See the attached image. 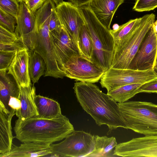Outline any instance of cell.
Masks as SVG:
<instances>
[{"label":"cell","instance_id":"cell-20","mask_svg":"<svg viewBox=\"0 0 157 157\" xmlns=\"http://www.w3.org/2000/svg\"><path fill=\"white\" fill-rule=\"evenodd\" d=\"M15 112L11 108L9 113L0 110V155L9 152L11 149L15 136L12 135L11 122Z\"/></svg>","mask_w":157,"mask_h":157},{"label":"cell","instance_id":"cell-26","mask_svg":"<svg viewBox=\"0 0 157 157\" xmlns=\"http://www.w3.org/2000/svg\"><path fill=\"white\" fill-rule=\"evenodd\" d=\"M78 41V49L80 55L87 59L92 61L94 52L93 44L85 24L79 29Z\"/></svg>","mask_w":157,"mask_h":157},{"label":"cell","instance_id":"cell-30","mask_svg":"<svg viewBox=\"0 0 157 157\" xmlns=\"http://www.w3.org/2000/svg\"><path fill=\"white\" fill-rule=\"evenodd\" d=\"M25 48H28L21 38L12 43L3 44L0 43V52H14Z\"/></svg>","mask_w":157,"mask_h":157},{"label":"cell","instance_id":"cell-35","mask_svg":"<svg viewBox=\"0 0 157 157\" xmlns=\"http://www.w3.org/2000/svg\"><path fill=\"white\" fill-rule=\"evenodd\" d=\"M61 26L55 8L52 11L50 17L49 25V32L56 29Z\"/></svg>","mask_w":157,"mask_h":157},{"label":"cell","instance_id":"cell-6","mask_svg":"<svg viewBox=\"0 0 157 157\" xmlns=\"http://www.w3.org/2000/svg\"><path fill=\"white\" fill-rule=\"evenodd\" d=\"M94 135L82 131L74 130L64 140L51 144L52 153L54 157H88L94 151Z\"/></svg>","mask_w":157,"mask_h":157},{"label":"cell","instance_id":"cell-17","mask_svg":"<svg viewBox=\"0 0 157 157\" xmlns=\"http://www.w3.org/2000/svg\"><path fill=\"white\" fill-rule=\"evenodd\" d=\"M6 71L0 70V110L9 113V102L11 97L20 98V87L7 75Z\"/></svg>","mask_w":157,"mask_h":157},{"label":"cell","instance_id":"cell-34","mask_svg":"<svg viewBox=\"0 0 157 157\" xmlns=\"http://www.w3.org/2000/svg\"><path fill=\"white\" fill-rule=\"evenodd\" d=\"M47 0H27L25 2L30 10L34 14L43 5Z\"/></svg>","mask_w":157,"mask_h":157},{"label":"cell","instance_id":"cell-28","mask_svg":"<svg viewBox=\"0 0 157 157\" xmlns=\"http://www.w3.org/2000/svg\"><path fill=\"white\" fill-rule=\"evenodd\" d=\"M18 2L17 0H0V9L16 18L19 10Z\"/></svg>","mask_w":157,"mask_h":157},{"label":"cell","instance_id":"cell-40","mask_svg":"<svg viewBox=\"0 0 157 157\" xmlns=\"http://www.w3.org/2000/svg\"><path fill=\"white\" fill-rule=\"evenodd\" d=\"M119 26L117 24H115L113 26V30H116L119 27Z\"/></svg>","mask_w":157,"mask_h":157},{"label":"cell","instance_id":"cell-14","mask_svg":"<svg viewBox=\"0 0 157 157\" xmlns=\"http://www.w3.org/2000/svg\"><path fill=\"white\" fill-rule=\"evenodd\" d=\"M28 50L25 48L17 51L8 70L7 74L13 76L19 87L31 84L29 72Z\"/></svg>","mask_w":157,"mask_h":157},{"label":"cell","instance_id":"cell-41","mask_svg":"<svg viewBox=\"0 0 157 157\" xmlns=\"http://www.w3.org/2000/svg\"><path fill=\"white\" fill-rule=\"evenodd\" d=\"M18 2H25L27 0H17Z\"/></svg>","mask_w":157,"mask_h":157},{"label":"cell","instance_id":"cell-18","mask_svg":"<svg viewBox=\"0 0 157 157\" xmlns=\"http://www.w3.org/2000/svg\"><path fill=\"white\" fill-rule=\"evenodd\" d=\"M142 17L131 19L119 25L116 30L110 29L115 43L114 51L124 47L132 37L140 25Z\"/></svg>","mask_w":157,"mask_h":157},{"label":"cell","instance_id":"cell-12","mask_svg":"<svg viewBox=\"0 0 157 157\" xmlns=\"http://www.w3.org/2000/svg\"><path fill=\"white\" fill-rule=\"evenodd\" d=\"M157 65V36L152 26L142 42L128 69H154Z\"/></svg>","mask_w":157,"mask_h":157},{"label":"cell","instance_id":"cell-27","mask_svg":"<svg viewBox=\"0 0 157 157\" xmlns=\"http://www.w3.org/2000/svg\"><path fill=\"white\" fill-rule=\"evenodd\" d=\"M16 24V18L0 9V25L14 32Z\"/></svg>","mask_w":157,"mask_h":157},{"label":"cell","instance_id":"cell-11","mask_svg":"<svg viewBox=\"0 0 157 157\" xmlns=\"http://www.w3.org/2000/svg\"><path fill=\"white\" fill-rule=\"evenodd\" d=\"M113 155L124 157H157V135L133 138L117 144Z\"/></svg>","mask_w":157,"mask_h":157},{"label":"cell","instance_id":"cell-22","mask_svg":"<svg viewBox=\"0 0 157 157\" xmlns=\"http://www.w3.org/2000/svg\"><path fill=\"white\" fill-rule=\"evenodd\" d=\"M35 102L38 113L37 117L50 119L62 115L59 103L52 99L36 95Z\"/></svg>","mask_w":157,"mask_h":157},{"label":"cell","instance_id":"cell-5","mask_svg":"<svg viewBox=\"0 0 157 157\" xmlns=\"http://www.w3.org/2000/svg\"><path fill=\"white\" fill-rule=\"evenodd\" d=\"M118 104L127 129L145 136L157 135V105L134 101Z\"/></svg>","mask_w":157,"mask_h":157},{"label":"cell","instance_id":"cell-10","mask_svg":"<svg viewBox=\"0 0 157 157\" xmlns=\"http://www.w3.org/2000/svg\"><path fill=\"white\" fill-rule=\"evenodd\" d=\"M49 35L56 59L60 68L65 72V64L73 58L80 55L78 46L62 25L49 32Z\"/></svg>","mask_w":157,"mask_h":157},{"label":"cell","instance_id":"cell-38","mask_svg":"<svg viewBox=\"0 0 157 157\" xmlns=\"http://www.w3.org/2000/svg\"><path fill=\"white\" fill-rule=\"evenodd\" d=\"M152 27L155 33L157 36V20L153 23Z\"/></svg>","mask_w":157,"mask_h":157},{"label":"cell","instance_id":"cell-37","mask_svg":"<svg viewBox=\"0 0 157 157\" xmlns=\"http://www.w3.org/2000/svg\"><path fill=\"white\" fill-rule=\"evenodd\" d=\"M78 7H80L88 4L91 0H68Z\"/></svg>","mask_w":157,"mask_h":157},{"label":"cell","instance_id":"cell-31","mask_svg":"<svg viewBox=\"0 0 157 157\" xmlns=\"http://www.w3.org/2000/svg\"><path fill=\"white\" fill-rule=\"evenodd\" d=\"M16 52H0V70H8Z\"/></svg>","mask_w":157,"mask_h":157},{"label":"cell","instance_id":"cell-16","mask_svg":"<svg viewBox=\"0 0 157 157\" xmlns=\"http://www.w3.org/2000/svg\"><path fill=\"white\" fill-rule=\"evenodd\" d=\"M51 145L33 142L23 143L19 146L13 144L8 153L0 157H33L48 156L52 153Z\"/></svg>","mask_w":157,"mask_h":157},{"label":"cell","instance_id":"cell-1","mask_svg":"<svg viewBox=\"0 0 157 157\" xmlns=\"http://www.w3.org/2000/svg\"><path fill=\"white\" fill-rule=\"evenodd\" d=\"M73 88L82 109L98 125H107L109 129L108 133L119 127L126 129L118 103L103 93L97 85L80 81L75 83Z\"/></svg>","mask_w":157,"mask_h":157},{"label":"cell","instance_id":"cell-7","mask_svg":"<svg viewBox=\"0 0 157 157\" xmlns=\"http://www.w3.org/2000/svg\"><path fill=\"white\" fill-rule=\"evenodd\" d=\"M154 13L142 17L137 31L128 43L121 49L114 52L111 67L128 69L132 61L136 55L145 36L155 21Z\"/></svg>","mask_w":157,"mask_h":157},{"label":"cell","instance_id":"cell-42","mask_svg":"<svg viewBox=\"0 0 157 157\" xmlns=\"http://www.w3.org/2000/svg\"><path fill=\"white\" fill-rule=\"evenodd\" d=\"M154 70L157 73V65L154 68Z\"/></svg>","mask_w":157,"mask_h":157},{"label":"cell","instance_id":"cell-32","mask_svg":"<svg viewBox=\"0 0 157 157\" xmlns=\"http://www.w3.org/2000/svg\"><path fill=\"white\" fill-rule=\"evenodd\" d=\"M20 37L15 32H12L0 25V43L6 44L17 40Z\"/></svg>","mask_w":157,"mask_h":157},{"label":"cell","instance_id":"cell-36","mask_svg":"<svg viewBox=\"0 0 157 157\" xmlns=\"http://www.w3.org/2000/svg\"><path fill=\"white\" fill-rule=\"evenodd\" d=\"M9 106L10 108L15 110V115L18 118L19 117L21 107L20 99L15 97H11L9 102Z\"/></svg>","mask_w":157,"mask_h":157},{"label":"cell","instance_id":"cell-13","mask_svg":"<svg viewBox=\"0 0 157 157\" xmlns=\"http://www.w3.org/2000/svg\"><path fill=\"white\" fill-rule=\"evenodd\" d=\"M56 10L61 25L72 37L78 49L79 30L85 24L79 7L70 2L63 1L56 5Z\"/></svg>","mask_w":157,"mask_h":157},{"label":"cell","instance_id":"cell-4","mask_svg":"<svg viewBox=\"0 0 157 157\" xmlns=\"http://www.w3.org/2000/svg\"><path fill=\"white\" fill-rule=\"evenodd\" d=\"M79 8L93 43L92 61L105 71L112 65L115 48L113 37L110 30L98 20L88 4Z\"/></svg>","mask_w":157,"mask_h":157},{"label":"cell","instance_id":"cell-23","mask_svg":"<svg viewBox=\"0 0 157 157\" xmlns=\"http://www.w3.org/2000/svg\"><path fill=\"white\" fill-rule=\"evenodd\" d=\"M29 68L31 80L34 84L37 83L41 76L45 75L46 64L44 59L35 51L29 49Z\"/></svg>","mask_w":157,"mask_h":157},{"label":"cell","instance_id":"cell-15","mask_svg":"<svg viewBox=\"0 0 157 157\" xmlns=\"http://www.w3.org/2000/svg\"><path fill=\"white\" fill-rule=\"evenodd\" d=\"M124 0H91L88 4L98 20L110 30L113 16Z\"/></svg>","mask_w":157,"mask_h":157},{"label":"cell","instance_id":"cell-21","mask_svg":"<svg viewBox=\"0 0 157 157\" xmlns=\"http://www.w3.org/2000/svg\"><path fill=\"white\" fill-rule=\"evenodd\" d=\"M36 88L32 84L20 87V98L21 107L18 119L24 120L36 117L38 113L35 102Z\"/></svg>","mask_w":157,"mask_h":157},{"label":"cell","instance_id":"cell-2","mask_svg":"<svg viewBox=\"0 0 157 157\" xmlns=\"http://www.w3.org/2000/svg\"><path fill=\"white\" fill-rule=\"evenodd\" d=\"M15 138L23 143L33 142L51 145L65 139L74 130L69 119L63 115L48 119L37 117L15 122Z\"/></svg>","mask_w":157,"mask_h":157},{"label":"cell","instance_id":"cell-24","mask_svg":"<svg viewBox=\"0 0 157 157\" xmlns=\"http://www.w3.org/2000/svg\"><path fill=\"white\" fill-rule=\"evenodd\" d=\"M143 84L136 83L124 85L107 92V94L116 102L123 103L137 94L138 90Z\"/></svg>","mask_w":157,"mask_h":157},{"label":"cell","instance_id":"cell-25","mask_svg":"<svg viewBox=\"0 0 157 157\" xmlns=\"http://www.w3.org/2000/svg\"><path fill=\"white\" fill-rule=\"evenodd\" d=\"M94 137L95 144L94 150L88 157L107 156L117 145L115 137L98 135H94Z\"/></svg>","mask_w":157,"mask_h":157},{"label":"cell","instance_id":"cell-3","mask_svg":"<svg viewBox=\"0 0 157 157\" xmlns=\"http://www.w3.org/2000/svg\"><path fill=\"white\" fill-rule=\"evenodd\" d=\"M51 15L41 12L36 16V27L22 40L28 49L35 51L44 60L46 70L44 76L63 78L65 72L59 67L55 57L49 35Z\"/></svg>","mask_w":157,"mask_h":157},{"label":"cell","instance_id":"cell-33","mask_svg":"<svg viewBox=\"0 0 157 157\" xmlns=\"http://www.w3.org/2000/svg\"><path fill=\"white\" fill-rule=\"evenodd\" d=\"M140 93H157V78L143 84L139 88L137 94Z\"/></svg>","mask_w":157,"mask_h":157},{"label":"cell","instance_id":"cell-19","mask_svg":"<svg viewBox=\"0 0 157 157\" xmlns=\"http://www.w3.org/2000/svg\"><path fill=\"white\" fill-rule=\"evenodd\" d=\"M16 19L14 32L22 40L34 30L36 24L35 14L30 10L25 2H20Z\"/></svg>","mask_w":157,"mask_h":157},{"label":"cell","instance_id":"cell-8","mask_svg":"<svg viewBox=\"0 0 157 157\" xmlns=\"http://www.w3.org/2000/svg\"><path fill=\"white\" fill-rule=\"evenodd\" d=\"M156 78L157 73L154 69L137 70L111 67L105 72L100 83L109 92L124 85L144 84Z\"/></svg>","mask_w":157,"mask_h":157},{"label":"cell","instance_id":"cell-9","mask_svg":"<svg viewBox=\"0 0 157 157\" xmlns=\"http://www.w3.org/2000/svg\"><path fill=\"white\" fill-rule=\"evenodd\" d=\"M66 76L77 81L94 83L101 79L105 71L101 66L81 55L68 61L65 65Z\"/></svg>","mask_w":157,"mask_h":157},{"label":"cell","instance_id":"cell-29","mask_svg":"<svg viewBox=\"0 0 157 157\" xmlns=\"http://www.w3.org/2000/svg\"><path fill=\"white\" fill-rule=\"evenodd\" d=\"M157 8V0H136L132 10L142 12L153 10Z\"/></svg>","mask_w":157,"mask_h":157},{"label":"cell","instance_id":"cell-39","mask_svg":"<svg viewBox=\"0 0 157 157\" xmlns=\"http://www.w3.org/2000/svg\"><path fill=\"white\" fill-rule=\"evenodd\" d=\"M56 5L63 1V0H52Z\"/></svg>","mask_w":157,"mask_h":157}]
</instances>
